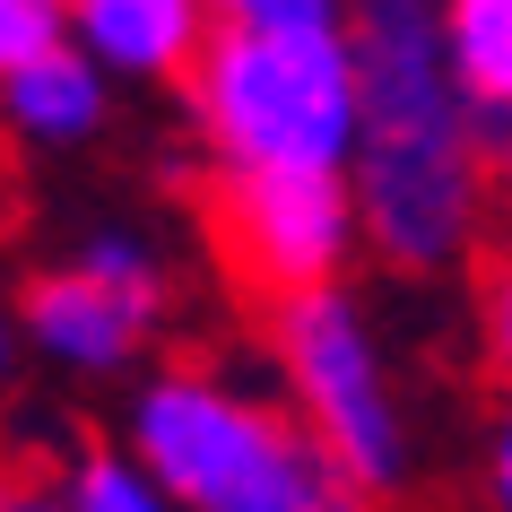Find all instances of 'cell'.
Returning a JSON list of instances; mask_svg holds the SVG:
<instances>
[{
    "label": "cell",
    "instance_id": "obj_1",
    "mask_svg": "<svg viewBox=\"0 0 512 512\" xmlns=\"http://www.w3.org/2000/svg\"><path fill=\"white\" fill-rule=\"evenodd\" d=\"M356 53V226L391 270H443L486 209V131L452 79L443 0H348Z\"/></svg>",
    "mask_w": 512,
    "mask_h": 512
},
{
    "label": "cell",
    "instance_id": "obj_2",
    "mask_svg": "<svg viewBox=\"0 0 512 512\" xmlns=\"http://www.w3.org/2000/svg\"><path fill=\"white\" fill-rule=\"evenodd\" d=\"M217 174H339L356 157V53L339 27H217L191 61Z\"/></svg>",
    "mask_w": 512,
    "mask_h": 512
},
{
    "label": "cell",
    "instance_id": "obj_3",
    "mask_svg": "<svg viewBox=\"0 0 512 512\" xmlns=\"http://www.w3.org/2000/svg\"><path fill=\"white\" fill-rule=\"evenodd\" d=\"M139 469L191 512H313L339 504L348 486L330 478V460L296 417L226 391L200 365H174L139 391Z\"/></svg>",
    "mask_w": 512,
    "mask_h": 512
},
{
    "label": "cell",
    "instance_id": "obj_4",
    "mask_svg": "<svg viewBox=\"0 0 512 512\" xmlns=\"http://www.w3.org/2000/svg\"><path fill=\"white\" fill-rule=\"evenodd\" d=\"M278 365L296 382V408H304V434L322 443L330 478L348 495H391L408 469V443H400V408H391V382H382V348L365 313H356L339 287L322 296H296L278 304Z\"/></svg>",
    "mask_w": 512,
    "mask_h": 512
},
{
    "label": "cell",
    "instance_id": "obj_5",
    "mask_svg": "<svg viewBox=\"0 0 512 512\" xmlns=\"http://www.w3.org/2000/svg\"><path fill=\"white\" fill-rule=\"evenodd\" d=\"M217 261L261 304L322 296L356 243V191L348 174H217L209 191Z\"/></svg>",
    "mask_w": 512,
    "mask_h": 512
},
{
    "label": "cell",
    "instance_id": "obj_6",
    "mask_svg": "<svg viewBox=\"0 0 512 512\" xmlns=\"http://www.w3.org/2000/svg\"><path fill=\"white\" fill-rule=\"evenodd\" d=\"M157 313H165V270H157V252L139 235H96V243H79L61 270H44L27 287L35 348H53L61 365H79V374L131 365L139 339L157 330Z\"/></svg>",
    "mask_w": 512,
    "mask_h": 512
},
{
    "label": "cell",
    "instance_id": "obj_7",
    "mask_svg": "<svg viewBox=\"0 0 512 512\" xmlns=\"http://www.w3.org/2000/svg\"><path fill=\"white\" fill-rule=\"evenodd\" d=\"M70 27L87 35V53L139 79H174L209 53V0H70Z\"/></svg>",
    "mask_w": 512,
    "mask_h": 512
},
{
    "label": "cell",
    "instance_id": "obj_8",
    "mask_svg": "<svg viewBox=\"0 0 512 512\" xmlns=\"http://www.w3.org/2000/svg\"><path fill=\"white\" fill-rule=\"evenodd\" d=\"M443 44H452V79L486 131V157L512 148V0H443Z\"/></svg>",
    "mask_w": 512,
    "mask_h": 512
},
{
    "label": "cell",
    "instance_id": "obj_9",
    "mask_svg": "<svg viewBox=\"0 0 512 512\" xmlns=\"http://www.w3.org/2000/svg\"><path fill=\"white\" fill-rule=\"evenodd\" d=\"M0 122L27 131V139H87L96 122H105V87H96L87 53L61 44V53L9 70V79H0Z\"/></svg>",
    "mask_w": 512,
    "mask_h": 512
},
{
    "label": "cell",
    "instance_id": "obj_10",
    "mask_svg": "<svg viewBox=\"0 0 512 512\" xmlns=\"http://www.w3.org/2000/svg\"><path fill=\"white\" fill-rule=\"evenodd\" d=\"M61 495H70V512H165L174 504V495L122 452H79L70 478H61Z\"/></svg>",
    "mask_w": 512,
    "mask_h": 512
},
{
    "label": "cell",
    "instance_id": "obj_11",
    "mask_svg": "<svg viewBox=\"0 0 512 512\" xmlns=\"http://www.w3.org/2000/svg\"><path fill=\"white\" fill-rule=\"evenodd\" d=\"M61 44H70V9L61 0H0V79L61 53Z\"/></svg>",
    "mask_w": 512,
    "mask_h": 512
},
{
    "label": "cell",
    "instance_id": "obj_12",
    "mask_svg": "<svg viewBox=\"0 0 512 512\" xmlns=\"http://www.w3.org/2000/svg\"><path fill=\"white\" fill-rule=\"evenodd\" d=\"M226 9V27H339V0H209Z\"/></svg>",
    "mask_w": 512,
    "mask_h": 512
},
{
    "label": "cell",
    "instance_id": "obj_13",
    "mask_svg": "<svg viewBox=\"0 0 512 512\" xmlns=\"http://www.w3.org/2000/svg\"><path fill=\"white\" fill-rule=\"evenodd\" d=\"M486 348H495V374L512 382V261L486 278Z\"/></svg>",
    "mask_w": 512,
    "mask_h": 512
},
{
    "label": "cell",
    "instance_id": "obj_14",
    "mask_svg": "<svg viewBox=\"0 0 512 512\" xmlns=\"http://www.w3.org/2000/svg\"><path fill=\"white\" fill-rule=\"evenodd\" d=\"M0 512H70V495L44 478H0Z\"/></svg>",
    "mask_w": 512,
    "mask_h": 512
},
{
    "label": "cell",
    "instance_id": "obj_15",
    "mask_svg": "<svg viewBox=\"0 0 512 512\" xmlns=\"http://www.w3.org/2000/svg\"><path fill=\"white\" fill-rule=\"evenodd\" d=\"M495 504L512 512V426H504V443H495Z\"/></svg>",
    "mask_w": 512,
    "mask_h": 512
},
{
    "label": "cell",
    "instance_id": "obj_16",
    "mask_svg": "<svg viewBox=\"0 0 512 512\" xmlns=\"http://www.w3.org/2000/svg\"><path fill=\"white\" fill-rule=\"evenodd\" d=\"M0 382H9V330H0Z\"/></svg>",
    "mask_w": 512,
    "mask_h": 512
},
{
    "label": "cell",
    "instance_id": "obj_17",
    "mask_svg": "<svg viewBox=\"0 0 512 512\" xmlns=\"http://www.w3.org/2000/svg\"><path fill=\"white\" fill-rule=\"evenodd\" d=\"M313 512H348V504H313Z\"/></svg>",
    "mask_w": 512,
    "mask_h": 512
},
{
    "label": "cell",
    "instance_id": "obj_18",
    "mask_svg": "<svg viewBox=\"0 0 512 512\" xmlns=\"http://www.w3.org/2000/svg\"><path fill=\"white\" fill-rule=\"evenodd\" d=\"M61 9H70V0H61Z\"/></svg>",
    "mask_w": 512,
    "mask_h": 512
}]
</instances>
